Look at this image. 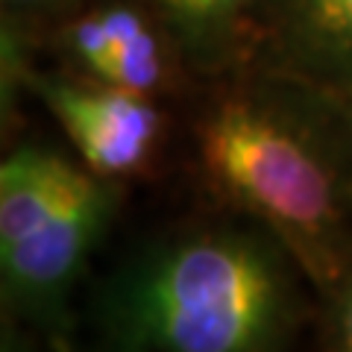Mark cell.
<instances>
[{"instance_id": "1", "label": "cell", "mask_w": 352, "mask_h": 352, "mask_svg": "<svg viewBox=\"0 0 352 352\" xmlns=\"http://www.w3.org/2000/svg\"><path fill=\"white\" fill-rule=\"evenodd\" d=\"M185 156L208 206L276 235L314 291L352 258V100L241 65L194 85Z\"/></svg>"}, {"instance_id": "2", "label": "cell", "mask_w": 352, "mask_h": 352, "mask_svg": "<svg viewBox=\"0 0 352 352\" xmlns=\"http://www.w3.org/2000/svg\"><path fill=\"white\" fill-rule=\"evenodd\" d=\"M311 317L288 247L217 206L135 241L88 294L97 340L141 352H291Z\"/></svg>"}, {"instance_id": "3", "label": "cell", "mask_w": 352, "mask_h": 352, "mask_svg": "<svg viewBox=\"0 0 352 352\" xmlns=\"http://www.w3.org/2000/svg\"><path fill=\"white\" fill-rule=\"evenodd\" d=\"M126 185L82 164L50 214L0 247V314L36 332L50 352H80L76 294L120 214Z\"/></svg>"}, {"instance_id": "4", "label": "cell", "mask_w": 352, "mask_h": 352, "mask_svg": "<svg viewBox=\"0 0 352 352\" xmlns=\"http://www.w3.org/2000/svg\"><path fill=\"white\" fill-rule=\"evenodd\" d=\"M21 91L36 97L62 129L74 156L109 182L129 185L156 168L168 144L164 100L115 88L65 68L44 71L32 59Z\"/></svg>"}, {"instance_id": "5", "label": "cell", "mask_w": 352, "mask_h": 352, "mask_svg": "<svg viewBox=\"0 0 352 352\" xmlns=\"http://www.w3.org/2000/svg\"><path fill=\"white\" fill-rule=\"evenodd\" d=\"M41 38L59 68L88 80L156 100L194 91L170 36L141 0H85Z\"/></svg>"}, {"instance_id": "6", "label": "cell", "mask_w": 352, "mask_h": 352, "mask_svg": "<svg viewBox=\"0 0 352 352\" xmlns=\"http://www.w3.org/2000/svg\"><path fill=\"white\" fill-rule=\"evenodd\" d=\"M252 62L352 100V0H270Z\"/></svg>"}, {"instance_id": "7", "label": "cell", "mask_w": 352, "mask_h": 352, "mask_svg": "<svg viewBox=\"0 0 352 352\" xmlns=\"http://www.w3.org/2000/svg\"><path fill=\"white\" fill-rule=\"evenodd\" d=\"M170 36L194 85L256 59L270 0H141Z\"/></svg>"}, {"instance_id": "8", "label": "cell", "mask_w": 352, "mask_h": 352, "mask_svg": "<svg viewBox=\"0 0 352 352\" xmlns=\"http://www.w3.org/2000/svg\"><path fill=\"white\" fill-rule=\"evenodd\" d=\"M317 329L323 352H352V258L317 291Z\"/></svg>"}, {"instance_id": "9", "label": "cell", "mask_w": 352, "mask_h": 352, "mask_svg": "<svg viewBox=\"0 0 352 352\" xmlns=\"http://www.w3.org/2000/svg\"><path fill=\"white\" fill-rule=\"evenodd\" d=\"M85 0H0L3 30H12L30 41H38L56 21L80 9Z\"/></svg>"}, {"instance_id": "10", "label": "cell", "mask_w": 352, "mask_h": 352, "mask_svg": "<svg viewBox=\"0 0 352 352\" xmlns=\"http://www.w3.org/2000/svg\"><path fill=\"white\" fill-rule=\"evenodd\" d=\"M0 352H50L27 323L0 314Z\"/></svg>"}, {"instance_id": "11", "label": "cell", "mask_w": 352, "mask_h": 352, "mask_svg": "<svg viewBox=\"0 0 352 352\" xmlns=\"http://www.w3.org/2000/svg\"><path fill=\"white\" fill-rule=\"evenodd\" d=\"M88 352H141V349H132V346H120V344H106V340H97V344L88 349Z\"/></svg>"}]
</instances>
